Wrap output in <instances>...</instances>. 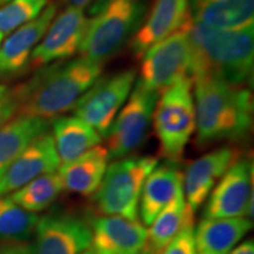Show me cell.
I'll use <instances>...</instances> for the list:
<instances>
[{
	"label": "cell",
	"mask_w": 254,
	"mask_h": 254,
	"mask_svg": "<svg viewBox=\"0 0 254 254\" xmlns=\"http://www.w3.org/2000/svg\"><path fill=\"white\" fill-rule=\"evenodd\" d=\"M190 79L196 142L200 146L241 140L249 135L253 125V97L249 88L209 74H198Z\"/></svg>",
	"instance_id": "obj_1"
},
{
	"label": "cell",
	"mask_w": 254,
	"mask_h": 254,
	"mask_svg": "<svg viewBox=\"0 0 254 254\" xmlns=\"http://www.w3.org/2000/svg\"><path fill=\"white\" fill-rule=\"evenodd\" d=\"M187 31L192 47L190 78L209 74L244 86L253 77L254 27L218 28L195 23L189 13Z\"/></svg>",
	"instance_id": "obj_2"
},
{
	"label": "cell",
	"mask_w": 254,
	"mask_h": 254,
	"mask_svg": "<svg viewBox=\"0 0 254 254\" xmlns=\"http://www.w3.org/2000/svg\"><path fill=\"white\" fill-rule=\"evenodd\" d=\"M104 63L80 57L65 65L55 66L17 87V116L51 120L73 110L75 104L101 78Z\"/></svg>",
	"instance_id": "obj_3"
},
{
	"label": "cell",
	"mask_w": 254,
	"mask_h": 254,
	"mask_svg": "<svg viewBox=\"0 0 254 254\" xmlns=\"http://www.w3.org/2000/svg\"><path fill=\"white\" fill-rule=\"evenodd\" d=\"M152 124L161 157L168 163L182 161L187 145L195 133L192 79L184 78L159 94Z\"/></svg>",
	"instance_id": "obj_4"
},
{
	"label": "cell",
	"mask_w": 254,
	"mask_h": 254,
	"mask_svg": "<svg viewBox=\"0 0 254 254\" xmlns=\"http://www.w3.org/2000/svg\"><path fill=\"white\" fill-rule=\"evenodd\" d=\"M158 164V159L152 155L122 158L109 164L92 195L98 213L138 220L142 186Z\"/></svg>",
	"instance_id": "obj_5"
},
{
	"label": "cell",
	"mask_w": 254,
	"mask_h": 254,
	"mask_svg": "<svg viewBox=\"0 0 254 254\" xmlns=\"http://www.w3.org/2000/svg\"><path fill=\"white\" fill-rule=\"evenodd\" d=\"M147 0H106L88 25L80 50L81 57L105 62L122 49L140 26Z\"/></svg>",
	"instance_id": "obj_6"
},
{
	"label": "cell",
	"mask_w": 254,
	"mask_h": 254,
	"mask_svg": "<svg viewBox=\"0 0 254 254\" xmlns=\"http://www.w3.org/2000/svg\"><path fill=\"white\" fill-rule=\"evenodd\" d=\"M187 17L177 31L155 43L141 57L140 77L136 81L147 90L160 94L177 81L190 78L192 47Z\"/></svg>",
	"instance_id": "obj_7"
},
{
	"label": "cell",
	"mask_w": 254,
	"mask_h": 254,
	"mask_svg": "<svg viewBox=\"0 0 254 254\" xmlns=\"http://www.w3.org/2000/svg\"><path fill=\"white\" fill-rule=\"evenodd\" d=\"M159 93L136 81L122 110L113 120L106 138L111 160L125 158L142 144L153 119Z\"/></svg>",
	"instance_id": "obj_8"
},
{
	"label": "cell",
	"mask_w": 254,
	"mask_h": 254,
	"mask_svg": "<svg viewBox=\"0 0 254 254\" xmlns=\"http://www.w3.org/2000/svg\"><path fill=\"white\" fill-rule=\"evenodd\" d=\"M134 69L99 79L73 107L74 116L105 138L135 84Z\"/></svg>",
	"instance_id": "obj_9"
},
{
	"label": "cell",
	"mask_w": 254,
	"mask_h": 254,
	"mask_svg": "<svg viewBox=\"0 0 254 254\" xmlns=\"http://www.w3.org/2000/svg\"><path fill=\"white\" fill-rule=\"evenodd\" d=\"M28 254H82L91 249L90 224L78 215L55 212L39 218Z\"/></svg>",
	"instance_id": "obj_10"
},
{
	"label": "cell",
	"mask_w": 254,
	"mask_h": 254,
	"mask_svg": "<svg viewBox=\"0 0 254 254\" xmlns=\"http://www.w3.org/2000/svg\"><path fill=\"white\" fill-rule=\"evenodd\" d=\"M253 165L238 160L225 172L205 201L204 218H249L253 215Z\"/></svg>",
	"instance_id": "obj_11"
},
{
	"label": "cell",
	"mask_w": 254,
	"mask_h": 254,
	"mask_svg": "<svg viewBox=\"0 0 254 254\" xmlns=\"http://www.w3.org/2000/svg\"><path fill=\"white\" fill-rule=\"evenodd\" d=\"M88 25L84 8L67 6L56 15L31 55V64L44 66L74 56L80 50Z\"/></svg>",
	"instance_id": "obj_12"
},
{
	"label": "cell",
	"mask_w": 254,
	"mask_h": 254,
	"mask_svg": "<svg viewBox=\"0 0 254 254\" xmlns=\"http://www.w3.org/2000/svg\"><path fill=\"white\" fill-rule=\"evenodd\" d=\"M62 161L52 133L38 135L12 161L0 178V195H8L44 174L58 171Z\"/></svg>",
	"instance_id": "obj_13"
},
{
	"label": "cell",
	"mask_w": 254,
	"mask_h": 254,
	"mask_svg": "<svg viewBox=\"0 0 254 254\" xmlns=\"http://www.w3.org/2000/svg\"><path fill=\"white\" fill-rule=\"evenodd\" d=\"M238 160V152L224 146L205 153L186 167L183 173V190L186 204L193 214L205 204L220 178Z\"/></svg>",
	"instance_id": "obj_14"
},
{
	"label": "cell",
	"mask_w": 254,
	"mask_h": 254,
	"mask_svg": "<svg viewBox=\"0 0 254 254\" xmlns=\"http://www.w3.org/2000/svg\"><path fill=\"white\" fill-rule=\"evenodd\" d=\"M91 249L97 254H139L146 246L147 230L139 220L100 215L90 224Z\"/></svg>",
	"instance_id": "obj_15"
},
{
	"label": "cell",
	"mask_w": 254,
	"mask_h": 254,
	"mask_svg": "<svg viewBox=\"0 0 254 254\" xmlns=\"http://www.w3.org/2000/svg\"><path fill=\"white\" fill-rule=\"evenodd\" d=\"M189 15V0H155L132 37L131 49L138 59L155 43L177 31Z\"/></svg>",
	"instance_id": "obj_16"
},
{
	"label": "cell",
	"mask_w": 254,
	"mask_h": 254,
	"mask_svg": "<svg viewBox=\"0 0 254 254\" xmlns=\"http://www.w3.org/2000/svg\"><path fill=\"white\" fill-rule=\"evenodd\" d=\"M57 9L56 4H49L37 18L12 32L0 46V73L18 72L26 65L57 15Z\"/></svg>",
	"instance_id": "obj_17"
},
{
	"label": "cell",
	"mask_w": 254,
	"mask_h": 254,
	"mask_svg": "<svg viewBox=\"0 0 254 254\" xmlns=\"http://www.w3.org/2000/svg\"><path fill=\"white\" fill-rule=\"evenodd\" d=\"M107 148L98 145L74 160L62 164L57 171L64 190L84 196L93 195L110 164Z\"/></svg>",
	"instance_id": "obj_18"
},
{
	"label": "cell",
	"mask_w": 254,
	"mask_h": 254,
	"mask_svg": "<svg viewBox=\"0 0 254 254\" xmlns=\"http://www.w3.org/2000/svg\"><path fill=\"white\" fill-rule=\"evenodd\" d=\"M183 190V172L176 164L157 165L146 178L139 201V217L146 227Z\"/></svg>",
	"instance_id": "obj_19"
},
{
	"label": "cell",
	"mask_w": 254,
	"mask_h": 254,
	"mask_svg": "<svg viewBox=\"0 0 254 254\" xmlns=\"http://www.w3.org/2000/svg\"><path fill=\"white\" fill-rule=\"evenodd\" d=\"M251 228L249 218H204L194 227L196 254H228Z\"/></svg>",
	"instance_id": "obj_20"
},
{
	"label": "cell",
	"mask_w": 254,
	"mask_h": 254,
	"mask_svg": "<svg viewBox=\"0 0 254 254\" xmlns=\"http://www.w3.org/2000/svg\"><path fill=\"white\" fill-rule=\"evenodd\" d=\"M193 21L218 28H246L254 25V0H189Z\"/></svg>",
	"instance_id": "obj_21"
},
{
	"label": "cell",
	"mask_w": 254,
	"mask_h": 254,
	"mask_svg": "<svg viewBox=\"0 0 254 254\" xmlns=\"http://www.w3.org/2000/svg\"><path fill=\"white\" fill-rule=\"evenodd\" d=\"M52 136L62 164L74 160L103 140L93 127L75 116L53 119Z\"/></svg>",
	"instance_id": "obj_22"
},
{
	"label": "cell",
	"mask_w": 254,
	"mask_h": 254,
	"mask_svg": "<svg viewBox=\"0 0 254 254\" xmlns=\"http://www.w3.org/2000/svg\"><path fill=\"white\" fill-rule=\"evenodd\" d=\"M50 127V120L17 116L0 127V178L32 140Z\"/></svg>",
	"instance_id": "obj_23"
},
{
	"label": "cell",
	"mask_w": 254,
	"mask_h": 254,
	"mask_svg": "<svg viewBox=\"0 0 254 254\" xmlns=\"http://www.w3.org/2000/svg\"><path fill=\"white\" fill-rule=\"evenodd\" d=\"M192 221H194V214L190 211L186 204L183 190L146 227V247L160 254L185 225Z\"/></svg>",
	"instance_id": "obj_24"
},
{
	"label": "cell",
	"mask_w": 254,
	"mask_h": 254,
	"mask_svg": "<svg viewBox=\"0 0 254 254\" xmlns=\"http://www.w3.org/2000/svg\"><path fill=\"white\" fill-rule=\"evenodd\" d=\"M63 190L58 173L53 172L38 177L8 196L27 212L37 214L52 205Z\"/></svg>",
	"instance_id": "obj_25"
},
{
	"label": "cell",
	"mask_w": 254,
	"mask_h": 254,
	"mask_svg": "<svg viewBox=\"0 0 254 254\" xmlns=\"http://www.w3.org/2000/svg\"><path fill=\"white\" fill-rule=\"evenodd\" d=\"M38 220V214L20 207L8 195H0V241L23 243L30 239Z\"/></svg>",
	"instance_id": "obj_26"
},
{
	"label": "cell",
	"mask_w": 254,
	"mask_h": 254,
	"mask_svg": "<svg viewBox=\"0 0 254 254\" xmlns=\"http://www.w3.org/2000/svg\"><path fill=\"white\" fill-rule=\"evenodd\" d=\"M49 0H9L0 6V32L8 34L37 18Z\"/></svg>",
	"instance_id": "obj_27"
},
{
	"label": "cell",
	"mask_w": 254,
	"mask_h": 254,
	"mask_svg": "<svg viewBox=\"0 0 254 254\" xmlns=\"http://www.w3.org/2000/svg\"><path fill=\"white\" fill-rule=\"evenodd\" d=\"M160 254H196L194 243V221L185 225Z\"/></svg>",
	"instance_id": "obj_28"
},
{
	"label": "cell",
	"mask_w": 254,
	"mask_h": 254,
	"mask_svg": "<svg viewBox=\"0 0 254 254\" xmlns=\"http://www.w3.org/2000/svg\"><path fill=\"white\" fill-rule=\"evenodd\" d=\"M18 88L0 85V127L14 118L18 113Z\"/></svg>",
	"instance_id": "obj_29"
},
{
	"label": "cell",
	"mask_w": 254,
	"mask_h": 254,
	"mask_svg": "<svg viewBox=\"0 0 254 254\" xmlns=\"http://www.w3.org/2000/svg\"><path fill=\"white\" fill-rule=\"evenodd\" d=\"M0 254H28V245L23 243H8L0 247Z\"/></svg>",
	"instance_id": "obj_30"
},
{
	"label": "cell",
	"mask_w": 254,
	"mask_h": 254,
	"mask_svg": "<svg viewBox=\"0 0 254 254\" xmlns=\"http://www.w3.org/2000/svg\"><path fill=\"white\" fill-rule=\"evenodd\" d=\"M228 254H254V243L253 239H247L241 241L233 251H231Z\"/></svg>",
	"instance_id": "obj_31"
},
{
	"label": "cell",
	"mask_w": 254,
	"mask_h": 254,
	"mask_svg": "<svg viewBox=\"0 0 254 254\" xmlns=\"http://www.w3.org/2000/svg\"><path fill=\"white\" fill-rule=\"evenodd\" d=\"M92 0H66L68 6H75V7L84 8L87 4H90Z\"/></svg>",
	"instance_id": "obj_32"
},
{
	"label": "cell",
	"mask_w": 254,
	"mask_h": 254,
	"mask_svg": "<svg viewBox=\"0 0 254 254\" xmlns=\"http://www.w3.org/2000/svg\"><path fill=\"white\" fill-rule=\"evenodd\" d=\"M139 254H159V253H157L155 252V251H153V250H151V249H148V247H146L145 246V249L141 251L140 253Z\"/></svg>",
	"instance_id": "obj_33"
},
{
	"label": "cell",
	"mask_w": 254,
	"mask_h": 254,
	"mask_svg": "<svg viewBox=\"0 0 254 254\" xmlns=\"http://www.w3.org/2000/svg\"><path fill=\"white\" fill-rule=\"evenodd\" d=\"M82 254H97V253H95V252H94V251H93V250H92V249H88L87 251H85V252H84V253H82Z\"/></svg>",
	"instance_id": "obj_34"
},
{
	"label": "cell",
	"mask_w": 254,
	"mask_h": 254,
	"mask_svg": "<svg viewBox=\"0 0 254 254\" xmlns=\"http://www.w3.org/2000/svg\"><path fill=\"white\" fill-rule=\"evenodd\" d=\"M2 39H4V34H2L1 32H0V46H1V41H2Z\"/></svg>",
	"instance_id": "obj_35"
},
{
	"label": "cell",
	"mask_w": 254,
	"mask_h": 254,
	"mask_svg": "<svg viewBox=\"0 0 254 254\" xmlns=\"http://www.w3.org/2000/svg\"><path fill=\"white\" fill-rule=\"evenodd\" d=\"M9 1V0H0V6H2L4 4H6V2Z\"/></svg>",
	"instance_id": "obj_36"
}]
</instances>
